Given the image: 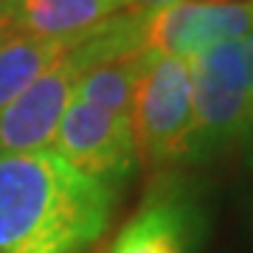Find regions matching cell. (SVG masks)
Masks as SVG:
<instances>
[{"instance_id": "obj_1", "label": "cell", "mask_w": 253, "mask_h": 253, "mask_svg": "<svg viewBox=\"0 0 253 253\" xmlns=\"http://www.w3.org/2000/svg\"><path fill=\"white\" fill-rule=\"evenodd\" d=\"M113 191L54 149L0 155V253H82L104 234Z\"/></svg>"}, {"instance_id": "obj_2", "label": "cell", "mask_w": 253, "mask_h": 253, "mask_svg": "<svg viewBox=\"0 0 253 253\" xmlns=\"http://www.w3.org/2000/svg\"><path fill=\"white\" fill-rule=\"evenodd\" d=\"M189 65L194 96L189 161H208L231 146H242L253 129L248 51L239 40H225Z\"/></svg>"}, {"instance_id": "obj_3", "label": "cell", "mask_w": 253, "mask_h": 253, "mask_svg": "<svg viewBox=\"0 0 253 253\" xmlns=\"http://www.w3.org/2000/svg\"><path fill=\"white\" fill-rule=\"evenodd\" d=\"M129 124L138 158L149 166H174L189 161L194 96L191 65L174 56H155L138 84Z\"/></svg>"}, {"instance_id": "obj_4", "label": "cell", "mask_w": 253, "mask_h": 253, "mask_svg": "<svg viewBox=\"0 0 253 253\" xmlns=\"http://www.w3.org/2000/svg\"><path fill=\"white\" fill-rule=\"evenodd\" d=\"M54 152L73 169L116 189L138 166L129 116L71 101L54 138Z\"/></svg>"}, {"instance_id": "obj_5", "label": "cell", "mask_w": 253, "mask_h": 253, "mask_svg": "<svg viewBox=\"0 0 253 253\" xmlns=\"http://www.w3.org/2000/svg\"><path fill=\"white\" fill-rule=\"evenodd\" d=\"M206 234V214L174 183H161L146 194L124 225L107 253H197Z\"/></svg>"}, {"instance_id": "obj_6", "label": "cell", "mask_w": 253, "mask_h": 253, "mask_svg": "<svg viewBox=\"0 0 253 253\" xmlns=\"http://www.w3.org/2000/svg\"><path fill=\"white\" fill-rule=\"evenodd\" d=\"M253 28V6L245 3H208L180 0L174 6L152 11L146 48L161 56L197 59L208 48L236 40Z\"/></svg>"}, {"instance_id": "obj_7", "label": "cell", "mask_w": 253, "mask_h": 253, "mask_svg": "<svg viewBox=\"0 0 253 253\" xmlns=\"http://www.w3.org/2000/svg\"><path fill=\"white\" fill-rule=\"evenodd\" d=\"M82 68L65 54L48 73L0 110V155L40 152L54 144Z\"/></svg>"}, {"instance_id": "obj_8", "label": "cell", "mask_w": 253, "mask_h": 253, "mask_svg": "<svg viewBox=\"0 0 253 253\" xmlns=\"http://www.w3.org/2000/svg\"><path fill=\"white\" fill-rule=\"evenodd\" d=\"M0 9L20 34L73 42L124 9V0H3Z\"/></svg>"}, {"instance_id": "obj_9", "label": "cell", "mask_w": 253, "mask_h": 253, "mask_svg": "<svg viewBox=\"0 0 253 253\" xmlns=\"http://www.w3.org/2000/svg\"><path fill=\"white\" fill-rule=\"evenodd\" d=\"M155 56H158L155 51L141 48L135 54H126V56L96 65V68H90V71H84L79 76L73 99L84 101L90 107L107 110V113L129 116L138 84H141L146 68L152 65Z\"/></svg>"}, {"instance_id": "obj_10", "label": "cell", "mask_w": 253, "mask_h": 253, "mask_svg": "<svg viewBox=\"0 0 253 253\" xmlns=\"http://www.w3.org/2000/svg\"><path fill=\"white\" fill-rule=\"evenodd\" d=\"M68 48L71 42L9 31L0 40V110L28 90L42 73L51 71L68 54Z\"/></svg>"}, {"instance_id": "obj_11", "label": "cell", "mask_w": 253, "mask_h": 253, "mask_svg": "<svg viewBox=\"0 0 253 253\" xmlns=\"http://www.w3.org/2000/svg\"><path fill=\"white\" fill-rule=\"evenodd\" d=\"M174 3H180V0H124L126 9H135V11H161L166 6H174Z\"/></svg>"}, {"instance_id": "obj_12", "label": "cell", "mask_w": 253, "mask_h": 253, "mask_svg": "<svg viewBox=\"0 0 253 253\" xmlns=\"http://www.w3.org/2000/svg\"><path fill=\"white\" fill-rule=\"evenodd\" d=\"M242 152H245V163H248V169H253V129H251V135L245 138Z\"/></svg>"}, {"instance_id": "obj_13", "label": "cell", "mask_w": 253, "mask_h": 253, "mask_svg": "<svg viewBox=\"0 0 253 253\" xmlns=\"http://www.w3.org/2000/svg\"><path fill=\"white\" fill-rule=\"evenodd\" d=\"M245 51H248V71H251V90H253V34L245 40Z\"/></svg>"}, {"instance_id": "obj_14", "label": "cell", "mask_w": 253, "mask_h": 253, "mask_svg": "<svg viewBox=\"0 0 253 253\" xmlns=\"http://www.w3.org/2000/svg\"><path fill=\"white\" fill-rule=\"evenodd\" d=\"M9 31H14V28H11V23H9V17H6V11L0 9V40H3V37L9 34Z\"/></svg>"}, {"instance_id": "obj_15", "label": "cell", "mask_w": 253, "mask_h": 253, "mask_svg": "<svg viewBox=\"0 0 253 253\" xmlns=\"http://www.w3.org/2000/svg\"><path fill=\"white\" fill-rule=\"evenodd\" d=\"M208 3H242V0H208Z\"/></svg>"}, {"instance_id": "obj_16", "label": "cell", "mask_w": 253, "mask_h": 253, "mask_svg": "<svg viewBox=\"0 0 253 253\" xmlns=\"http://www.w3.org/2000/svg\"><path fill=\"white\" fill-rule=\"evenodd\" d=\"M251 6H253V3H251Z\"/></svg>"}]
</instances>
